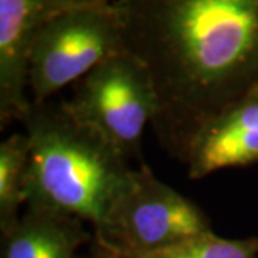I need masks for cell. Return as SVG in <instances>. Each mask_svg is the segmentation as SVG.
<instances>
[{"label": "cell", "mask_w": 258, "mask_h": 258, "mask_svg": "<svg viewBox=\"0 0 258 258\" xmlns=\"http://www.w3.org/2000/svg\"><path fill=\"white\" fill-rule=\"evenodd\" d=\"M22 123L29 144L25 208L75 217L98 227L126 188L128 158L57 103H32Z\"/></svg>", "instance_id": "7a4b0ae2"}, {"label": "cell", "mask_w": 258, "mask_h": 258, "mask_svg": "<svg viewBox=\"0 0 258 258\" xmlns=\"http://www.w3.org/2000/svg\"><path fill=\"white\" fill-rule=\"evenodd\" d=\"M81 258H138V257H131V255H125V254H120L116 251H112V249L106 248L101 245L99 242H96L92 240V242L88 245V251L81 255Z\"/></svg>", "instance_id": "8fae6325"}, {"label": "cell", "mask_w": 258, "mask_h": 258, "mask_svg": "<svg viewBox=\"0 0 258 258\" xmlns=\"http://www.w3.org/2000/svg\"><path fill=\"white\" fill-rule=\"evenodd\" d=\"M138 258H258V238L228 240L210 232L172 248Z\"/></svg>", "instance_id": "30bf717a"}, {"label": "cell", "mask_w": 258, "mask_h": 258, "mask_svg": "<svg viewBox=\"0 0 258 258\" xmlns=\"http://www.w3.org/2000/svg\"><path fill=\"white\" fill-rule=\"evenodd\" d=\"M210 232L211 221L200 205L141 164L93 228V240L125 255L147 257Z\"/></svg>", "instance_id": "3957f363"}, {"label": "cell", "mask_w": 258, "mask_h": 258, "mask_svg": "<svg viewBox=\"0 0 258 258\" xmlns=\"http://www.w3.org/2000/svg\"><path fill=\"white\" fill-rule=\"evenodd\" d=\"M111 2L155 92L154 134L185 165L212 120L258 95V0Z\"/></svg>", "instance_id": "6da1fadb"}, {"label": "cell", "mask_w": 258, "mask_h": 258, "mask_svg": "<svg viewBox=\"0 0 258 258\" xmlns=\"http://www.w3.org/2000/svg\"><path fill=\"white\" fill-rule=\"evenodd\" d=\"M93 240L83 221L46 210L26 208L19 221L2 232V258H81Z\"/></svg>", "instance_id": "ba28073f"}, {"label": "cell", "mask_w": 258, "mask_h": 258, "mask_svg": "<svg viewBox=\"0 0 258 258\" xmlns=\"http://www.w3.org/2000/svg\"><path fill=\"white\" fill-rule=\"evenodd\" d=\"M29 144L25 134H13L0 144V232L19 221L26 205Z\"/></svg>", "instance_id": "9c48e42d"}, {"label": "cell", "mask_w": 258, "mask_h": 258, "mask_svg": "<svg viewBox=\"0 0 258 258\" xmlns=\"http://www.w3.org/2000/svg\"><path fill=\"white\" fill-rule=\"evenodd\" d=\"M83 0H0V126L23 119L32 102L28 92L30 49L40 29Z\"/></svg>", "instance_id": "8992f818"}, {"label": "cell", "mask_w": 258, "mask_h": 258, "mask_svg": "<svg viewBox=\"0 0 258 258\" xmlns=\"http://www.w3.org/2000/svg\"><path fill=\"white\" fill-rule=\"evenodd\" d=\"M125 52V33L111 0H83L50 19L33 40L28 64L30 102H49L103 60Z\"/></svg>", "instance_id": "277c9868"}, {"label": "cell", "mask_w": 258, "mask_h": 258, "mask_svg": "<svg viewBox=\"0 0 258 258\" xmlns=\"http://www.w3.org/2000/svg\"><path fill=\"white\" fill-rule=\"evenodd\" d=\"M258 164V95L237 103L204 129L186 161L191 179Z\"/></svg>", "instance_id": "52a82bcc"}, {"label": "cell", "mask_w": 258, "mask_h": 258, "mask_svg": "<svg viewBox=\"0 0 258 258\" xmlns=\"http://www.w3.org/2000/svg\"><path fill=\"white\" fill-rule=\"evenodd\" d=\"M62 106L128 159H141L144 131L157 115L149 75L128 52L103 60L79 79Z\"/></svg>", "instance_id": "5b68a950"}]
</instances>
